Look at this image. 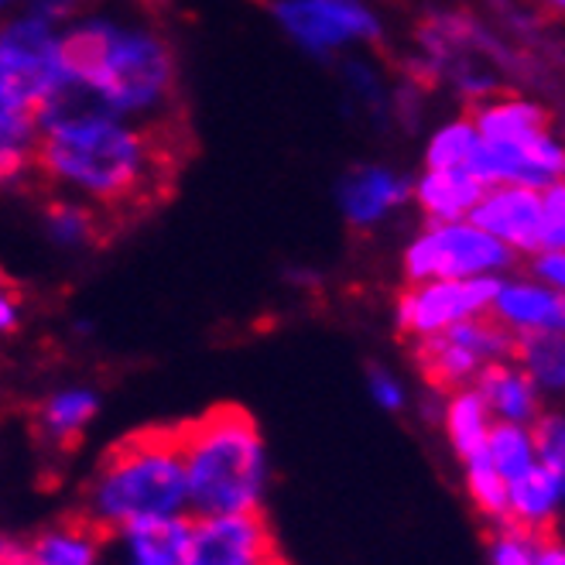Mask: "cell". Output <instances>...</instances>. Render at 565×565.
I'll use <instances>...</instances> for the list:
<instances>
[{
  "mask_svg": "<svg viewBox=\"0 0 565 565\" xmlns=\"http://www.w3.org/2000/svg\"><path fill=\"white\" fill-rule=\"evenodd\" d=\"M281 24L291 35L322 52L347 39H374L377 21L367 8H360L356 0H285L278 8Z\"/></svg>",
  "mask_w": 565,
  "mask_h": 565,
  "instance_id": "8",
  "label": "cell"
},
{
  "mask_svg": "<svg viewBox=\"0 0 565 565\" xmlns=\"http://www.w3.org/2000/svg\"><path fill=\"white\" fill-rule=\"evenodd\" d=\"M480 394L487 397V405L501 412L508 422H527L539 415L535 402V377L504 367V363H490L480 374Z\"/></svg>",
  "mask_w": 565,
  "mask_h": 565,
  "instance_id": "15",
  "label": "cell"
},
{
  "mask_svg": "<svg viewBox=\"0 0 565 565\" xmlns=\"http://www.w3.org/2000/svg\"><path fill=\"white\" fill-rule=\"evenodd\" d=\"M542 199H545L542 250H565V179L545 185Z\"/></svg>",
  "mask_w": 565,
  "mask_h": 565,
  "instance_id": "25",
  "label": "cell"
},
{
  "mask_svg": "<svg viewBox=\"0 0 565 565\" xmlns=\"http://www.w3.org/2000/svg\"><path fill=\"white\" fill-rule=\"evenodd\" d=\"M83 4L86 0H28V14L52 24V21H65V18L79 14Z\"/></svg>",
  "mask_w": 565,
  "mask_h": 565,
  "instance_id": "26",
  "label": "cell"
},
{
  "mask_svg": "<svg viewBox=\"0 0 565 565\" xmlns=\"http://www.w3.org/2000/svg\"><path fill=\"white\" fill-rule=\"evenodd\" d=\"M0 322H4L8 332L14 329V298H11V295L4 298V306H0Z\"/></svg>",
  "mask_w": 565,
  "mask_h": 565,
  "instance_id": "31",
  "label": "cell"
},
{
  "mask_svg": "<svg viewBox=\"0 0 565 565\" xmlns=\"http://www.w3.org/2000/svg\"><path fill=\"white\" fill-rule=\"evenodd\" d=\"M93 415H96V397L89 391H65V394H55L42 408V428L49 439H55L62 449H70Z\"/></svg>",
  "mask_w": 565,
  "mask_h": 565,
  "instance_id": "19",
  "label": "cell"
},
{
  "mask_svg": "<svg viewBox=\"0 0 565 565\" xmlns=\"http://www.w3.org/2000/svg\"><path fill=\"white\" fill-rule=\"evenodd\" d=\"M470 223H477L497 241L535 250L542 247V226H545V199L535 185L501 182L490 185L487 195L470 213Z\"/></svg>",
  "mask_w": 565,
  "mask_h": 565,
  "instance_id": "9",
  "label": "cell"
},
{
  "mask_svg": "<svg viewBox=\"0 0 565 565\" xmlns=\"http://www.w3.org/2000/svg\"><path fill=\"white\" fill-rule=\"evenodd\" d=\"M535 449L542 456V467L552 470V477L562 483L565 493V422L555 415H545L535 422Z\"/></svg>",
  "mask_w": 565,
  "mask_h": 565,
  "instance_id": "23",
  "label": "cell"
},
{
  "mask_svg": "<svg viewBox=\"0 0 565 565\" xmlns=\"http://www.w3.org/2000/svg\"><path fill=\"white\" fill-rule=\"evenodd\" d=\"M195 518H148L124 527L130 539V565H185Z\"/></svg>",
  "mask_w": 565,
  "mask_h": 565,
  "instance_id": "12",
  "label": "cell"
},
{
  "mask_svg": "<svg viewBox=\"0 0 565 565\" xmlns=\"http://www.w3.org/2000/svg\"><path fill=\"white\" fill-rule=\"evenodd\" d=\"M552 4H555V8H562V11H565V0H552Z\"/></svg>",
  "mask_w": 565,
  "mask_h": 565,
  "instance_id": "32",
  "label": "cell"
},
{
  "mask_svg": "<svg viewBox=\"0 0 565 565\" xmlns=\"http://www.w3.org/2000/svg\"><path fill=\"white\" fill-rule=\"evenodd\" d=\"M189 504L199 514H237L260 501L264 446L257 422L241 405H216L182 422Z\"/></svg>",
  "mask_w": 565,
  "mask_h": 565,
  "instance_id": "3",
  "label": "cell"
},
{
  "mask_svg": "<svg viewBox=\"0 0 565 565\" xmlns=\"http://www.w3.org/2000/svg\"><path fill=\"white\" fill-rule=\"evenodd\" d=\"M271 565H288V562H285V558H281V555H278V558H275V562H271Z\"/></svg>",
  "mask_w": 565,
  "mask_h": 565,
  "instance_id": "33",
  "label": "cell"
},
{
  "mask_svg": "<svg viewBox=\"0 0 565 565\" xmlns=\"http://www.w3.org/2000/svg\"><path fill=\"white\" fill-rule=\"evenodd\" d=\"M514 257L477 223H439L428 226L422 237L405 254V271L412 281H431V278H477L483 271L508 268Z\"/></svg>",
  "mask_w": 565,
  "mask_h": 565,
  "instance_id": "5",
  "label": "cell"
},
{
  "mask_svg": "<svg viewBox=\"0 0 565 565\" xmlns=\"http://www.w3.org/2000/svg\"><path fill=\"white\" fill-rule=\"evenodd\" d=\"M467 462H470V493H473L477 508L490 518L508 521L511 518V483L504 480L501 470H497L490 449L477 452Z\"/></svg>",
  "mask_w": 565,
  "mask_h": 565,
  "instance_id": "20",
  "label": "cell"
},
{
  "mask_svg": "<svg viewBox=\"0 0 565 565\" xmlns=\"http://www.w3.org/2000/svg\"><path fill=\"white\" fill-rule=\"evenodd\" d=\"M408 195L405 179H397L384 169H360L343 182V213L350 223H374L391 206H397Z\"/></svg>",
  "mask_w": 565,
  "mask_h": 565,
  "instance_id": "13",
  "label": "cell"
},
{
  "mask_svg": "<svg viewBox=\"0 0 565 565\" xmlns=\"http://www.w3.org/2000/svg\"><path fill=\"white\" fill-rule=\"evenodd\" d=\"M535 542H539V558L535 565H565V548L555 539V527L545 524L542 531H535Z\"/></svg>",
  "mask_w": 565,
  "mask_h": 565,
  "instance_id": "27",
  "label": "cell"
},
{
  "mask_svg": "<svg viewBox=\"0 0 565 565\" xmlns=\"http://www.w3.org/2000/svg\"><path fill=\"white\" fill-rule=\"evenodd\" d=\"M185 501V431L182 422H175L130 431L99 456L83 511L114 531H124L135 521L172 518Z\"/></svg>",
  "mask_w": 565,
  "mask_h": 565,
  "instance_id": "2",
  "label": "cell"
},
{
  "mask_svg": "<svg viewBox=\"0 0 565 565\" xmlns=\"http://www.w3.org/2000/svg\"><path fill=\"white\" fill-rule=\"evenodd\" d=\"M487 397L480 391H462L452 394L446 425H449V439L459 449L462 459H473L477 452L487 449L490 443V428H487Z\"/></svg>",
  "mask_w": 565,
  "mask_h": 565,
  "instance_id": "17",
  "label": "cell"
},
{
  "mask_svg": "<svg viewBox=\"0 0 565 565\" xmlns=\"http://www.w3.org/2000/svg\"><path fill=\"white\" fill-rule=\"evenodd\" d=\"M535 271H539L545 281H552V285H558V288L565 291V250H548V254H542V257L535 260Z\"/></svg>",
  "mask_w": 565,
  "mask_h": 565,
  "instance_id": "28",
  "label": "cell"
},
{
  "mask_svg": "<svg viewBox=\"0 0 565 565\" xmlns=\"http://www.w3.org/2000/svg\"><path fill=\"white\" fill-rule=\"evenodd\" d=\"M477 145H480V130H477L473 117L456 120V124H446L439 135L431 138L425 161H428V169H456V164L470 161Z\"/></svg>",
  "mask_w": 565,
  "mask_h": 565,
  "instance_id": "22",
  "label": "cell"
},
{
  "mask_svg": "<svg viewBox=\"0 0 565 565\" xmlns=\"http://www.w3.org/2000/svg\"><path fill=\"white\" fill-rule=\"evenodd\" d=\"M497 278H439L408 288L397 302V326L405 337H431L452 322L470 319L483 309H493L501 295Z\"/></svg>",
  "mask_w": 565,
  "mask_h": 565,
  "instance_id": "6",
  "label": "cell"
},
{
  "mask_svg": "<svg viewBox=\"0 0 565 565\" xmlns=\"http://www.w3.org/2000/svg\"><path fill=\"white\" fill-rule=\"evenodd\" d=\"M278 545L260 508L237 514H195L185 565H271Z\"/></svg>",
  "mask_w": 565,
  "mask_h": 565,
  "instance_id": "7",
  "label": "cell"
},
{
  "mask_svg": "<svg viewBox=\"0 0 565 565\" xmlns=\"http://www.w3.org/2000/svg\"><path fill=\"white\" fill-rule=\"evenodd\" d=\"M497 470L504 473L508 483L521 480L531 467H535V459H531V449H535V439H527L524 431L514 425V422H504L490 428V443H487Z\"/></svg>",
  "mask_w": 565,
  "mask_h": 565,
  "instance_id": "21",
  "label": "cell"
},
{
  "mask_svg": "<svg viewBox=\"0 0 565 565\" xmlns=\"http://www.w3.org/2000/svg\"><path fill=\"white\" fill-rule=\"evenodd\" d=\"M473 124L483 141H524L531 135H545L548 114L524 99H501V104H477Z\"/></svg>",
  "mask_w": 565,
  "mask_h": 565,
  "instance_id": "14",
  "label": "cell"
},
{
  "mask_svg": "<svg viewBox=\"0 0 565 565\" xmlns=\"http://www.w3.org/2000/svg\"><path fill=\"white\" fill-rule=\"evenodd\" d=\"M518 360H524L527 374L545 384H565V332L555 329H521Z\"/></svg>",
  "mask_w": 565,
  "mask_h": 565,
  "instance_id": "18",
  "label": "cell"
},
{
  "mask_svg": "<svg viewBox=\"0 0 565 565\" xmlns=\"http://www.w3.org/2000/svg\"><path fill=\"white\" fill-rule=\"evenodd\" d=\"M175 55L148 31H117L110 58L89 86L110 99L120 117L164 110L175 96Z\"/></svg>",
  "mask_w": 565,
  "mask_h": 565,
  "instance_id": "4",
  "label": "cell"
},
{
  "mask_svg": "<svg viewBox=\"0 0 565 565\" xmlns=\"http://www.w3.org/2000/svg\"><path fill=\"white\" fill-rule=\"evenodd\" d=\"M117 531L104 521H96L83 508L65 518L58 527L42 531L39 542L31 545V558L35 565H96L99 545L110 542Z\"/></svg>",
  "mask_w": 565,
  "mask_h": 565,
  "instance_id": "10",
  "label": "cell"
},
{
  "mask_svg": "<svg viewBox=\"0 0 565 565\" xmlns=\"http://www.w3.org/2000/svg\"><path fill=\"white\" fill-rule=\"evenodd\" d=\"M562 493V483L552 477V470L545 467H531L521 480L511 483V518L524 524L527 531H542L545 524H552V508Z\"/></svg>",
  "mask_w": 565,
  "mask_h": 565,
  "instance_id": "16",
  "label": "cell"
},
{
  "mask_svg": "<svg viewBox=\"0 0 565 565\" xmlns=\"http://www.w3.org/2000/svg\"><path fill=\"white\" fill-rule=\"evenodd\" d=\"M145 4H158V0H145Z\"/></svg>",
  "mask_w": 565,
  "mask_h": 565,
  "instance_id": "34",
  "label": "cell"
},
{
  "mask_svg": "<svg viewBox=\"0 0 565 565\" xmlns=\"http://www.w3.org/2000/svg\"><path fill=\"white\" fill-rule=\"evenodd\" d=\"M4 565H35V558H31V548L18 545V542H4V558H0Z\"/></svg>",
  "mask_w": 565,
  "mask_h": 565,
  "instance_id": "30",
  "label": "cell"
},
{
  "mask_svg": "<svg viewBox=\"0 0 565 565\" xmlns=\"http://www.w3.org/2000/svg\"><path fill=\"white\" fill-rule=\"evenodd\" d=\"M487 182H480L467 164L456 169H428V175L418 182V203L422 210L439 220V223H456L459 216H470L477 203L487 195Z\"/></svg>",
  "mask_w": 565,
  "mask_h": 565,
  "instance_id": "11",
  "label": "cell"
},
{
  "mask_svg": "<svg viewBox=\"0 0 565 565\" xmlns=\"http://www.w3.org/2000/svg\"><path fill=\"white\" fill-rule=\"evenodd\" d=\"M504 535L493 545V565H535L539 558V542L535 531H527L518 521H504Z\"/></svg>",
  "mask_w": 565,
  "mask_h": 565,
  "instance_id": "24",
  "label": "cell"
},
{
  "mask_svg": "<svg viewBox=\"0 0 565 565\" xmlns=\"http://www.w3.org/2000/svg\"><path fill=\"white\" fill-rule=\"evenodd\" d=\"M182 117L148 124L89 120L39 138L31 172L42 189H70L114 223L151 213L182 169Z\"/></svg>",
  "mask_w": 565,
  "mask_h": 565,
  "instance_id": "1",
  "label": "cell"
},
{
  "mask_svg": "<svg viewBox=\"0 0 565 565\" xmlns=\"http://www.w3.org/2000/svg\"><path fill=\"white\" fill-rule=\"evenodd\" d=\"M371 391L384 408H402V387H397L384 371H371Z\"/></svg>",
  "mask_w": 565,
  "mask_h": 565,
  "instance_id": "29",
  "label": "cell"
}]
</instances>
